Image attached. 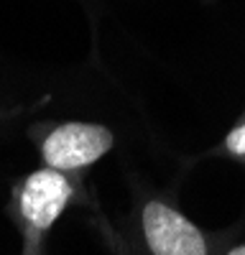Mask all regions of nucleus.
<instances>
[{"label":"nucleus","instance_id":"obj_1","mask_svg":"<svg viewBox=\"0 0 245 255\" xmlns=\"http://www.w3.org/2000/svg\"><path fill=\"white\" fill-rule=\"evenodd\" d=\"M113 145V133L102 125L67 123L44 140V161L59 171L90 166Z\"/></svg>","mask_w":245,"mask_h":255},{"label":"nucleus","instance_id":"obj_2","mask_svg":"<svg viewBox=\"0 0 245 255\" xmlns=\"http://www.w3.org/2000/svg\"><path fill=\"white\" fill-rule=\"evenodd\" d=\"M143 232L153 255H207L202 232L161 202H148L143 209Z\"/></svg>","mask_w":245,"mask_h":255},{"label":"nucleus","instance_id":"obj_3","mask_svg":"<svg viewBox=\"0 0 245 255\" xmlns=\"http://www.w3.org/2000/svg\"><path fill=\"white\" fill-rule=\"evenodd\" d=\"M69 199L72 184L61 176L59 168H44V171L28 176L23 191H20V209L36 230H46L69 204Z\"/></svg>","mask_w":245,"mask_h":255},{"label":"nucleus","instance_id":"obj_4","mask_svg":"<svg viewBox=\"0 0 245 255\" xmlns=\"http://www.w3.org/2000/svg\"><path fill=\"white\" fill-rule=\"evenodd\" d=\"M228 151L235 156H245V123L238 125L235 130L228 135Z\"/></svg>","mask_w":245,"mask_h":255},{"label":"nucleus","instance_id":"obj_5","mask_svg":"<svg viewBox=\"0 0 245 255\" xmlns=\"http://www.w3.org/2000/svg\"><path fill=\"white\" fill-rule=\"evenodd\" d=\"M230 255H245V245H240V248H235Z\"/></svg>","mask_w":245,"mask_h":255}]
</instances>
